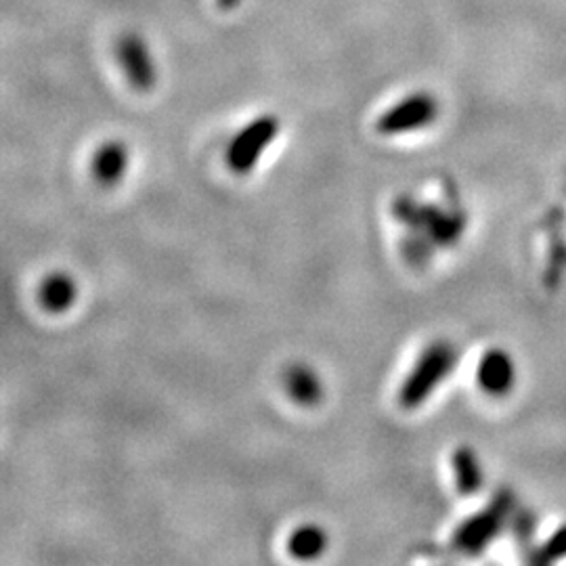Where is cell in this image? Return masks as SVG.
I'll use <instances>...</instances> for the list:
<instances>
[{
    "instance_id": "1",
    "label": "cell",
    "mask_w": 566,
    "mask_h": 566,
    "mask_svg": "<svg viewBox=\"0 0 566 566\" xmlns=\"http://www.w3.org/2000/svg\"><path fill=\"white\" fill-rule=\"evenodd\" d=\"M458 365V350L447 340L428 344L418 357L399 390V403L405 409H418L430 399V395L446 382Z\"/></svg>"
},
{
    "instance_id": "2",
    "label": "cell",
    "mask_w": 566,
    "mask_h": 566,
    "mask_svg": "<svg viewBox=\"0 0 566 566\" xmlns=\"http://www.w3.org/2000/svg\"><path fill=\"white\" fill-rule=\"evenodd\" d=\"M514 512V495L504 489L493 495V500L468 516L462 525L455 528L451 537V546L465 556H479L491 546L506 528L507 521Z\"/></svg>"
},
{
    "instance_id": "3",
    "label": "cell",
    "mask_w": 566,
    "mask_h": 566,
    "mask_svg": "<svg viewBox=\"0 0 566 566\" xmlns=\"http://www.w3.org/2000/svg\"><path fill=\"white\" fill-rule=\"evenodd\" d=\"M280 120L275 116H259L248 122L227 147V166L235 175H248L256 168L264 149L275 142Z\"/></svg>"
},
{
    "instance_id": "4",
    "label": "cell",
    "mask_w": 566,
    "mask_h": 566,
    "mask_svg": "<svg viewBox=\"0 0 566 566\" xmlns=\"http://www.w3.org/2000/svg\"><path fill=\"white\" fill-rule=\"evenodd\" d=\"M437 114H439V103L434 102L430 93H413V95H407L401 102L395 103L392 107H388L378 118L376 128L386 137L407 135L432 124Z\"/></svg>"
},
{
    "instance_id": "5",
    "label": "cell",
    "mask_w": 566,
    "mask_h": 566,
    "mask_svg": "<svg viewBox=\"0 0 566 566\" xmlns=\"http://www.w3.org/2000/svg\"><path fill=\"white\" fill-rule=\"evenodd\" d=\"M116 55L120 61L124 76L128 78V84L135 91L147 93L156 86L158 70H156V63L149 53L147 42L143 41L139 34H124L116 44Z\"/></svg>"
},
{
    "instance_id": "6",
    "label": "cell",
    "mask_w": 566,
    "mask_h": 566,
    "mask_svg": "<svg viewBox=\"0 0 566 566\" xmlns=\"http://www.w3.org/2000/svg\"><path fill=\"white\" fill-rule=\"evenodd\" d=\"M518 378V369L512 355L504 348H489L479 359L476 385L489 397H506Z\"/></svg>"
},
{
    "instance_id": "7",
    "label": "cell",
    "mask_w": 566,
    "mask_h": 566,
    "mask_svg": "<svg viewBox=\"0 0 566 566\" xmlns=\"http://www.w3.org/2000/svg\"><path fill=\"white\" fill-rule=\"evenodd\" d=\"M128 168V149L122 142H105L93 156V177L103 187L122 181Z\"/></svg>"
},
{
    "instance_id": "8",
    "label": "cell",
    "mask_w": 566,
    "mask_h": 566,
    "mask_svg": "<svg viewBox=\"0 0 566 566\" xmlns=\"http://www.w3.org/2000/svg\"><path fill=\"white\" fill-rule=\"evenodd\" d=\"M283 382H285V390L292 397V401H296L303 407H313V405L319 403L324 397L322 380L308 365H290L283 374Z\"/></svg>"
},
{
    "instance_id": "9",
    "label": "cell",
    "mask_w": 566,
    "mask_h": 566,
    "mask_svg": "<svg viewBox=\"0 0 566 566\" xmlns=\"http://www.w3.org/2000/svg\"><path fill=\"white\" fill-rule=\"evenodd\" d=\"M451 470L455 479V489L462 495H476L483 489V481H485L483 465L472 447H458L451 453Z\"/></svg>"
},
{
    "instance_id": "10",
    "label": "cell",
    "mask_w": 566,
    "mask_h": 566,
    "mask_svg": "<svg viewBox=\"0 0 566 566\" xmlns=\"http://www.w3.org/2000/svg\"><path fill=\"white\" fill-rule=\"evenodd\" d=\"M39 298L49 313H63L78 298V287L67 273H51L42 280Z\"/></svg>"
},
{
    "instance_id": "11",
    "label": "cell",
    "mask_w": 566,
    "mask_h": 566,
    "mask_svg": "<svg viewBox=\"0 0 566 566\" xmlns=\"http://www.w3.org/2000/svg\"><path fill=\"white\" fill-rule=\"evenodd\" d=\"M325 547L327 535L324 528L317 525L298 526L287 539V552L298 560H315L324 554Z\"/></svg>"
},
{
    "instance_id": "12",
    "label": "cell",
    "mask_w": 566,
    "mask_h": 566,
    "mask_svg": "<svg viewBox=\"0 0 566 566\" xmlns=\"http://www.w3.org/2000/svg\"><path fill=\"white\" fill-rule=\"evenodd\" d=\"M566 558V525L558 526L542 546L535 549L531 563L535 565H552Z\"/></svg>"
},
{
    "instance_id": "13",
    "label": "cell",
    "mask_w": 566,
    "mask_h": 566,
    "mask_svg": "<svg viewBox=\"0 0 566 566\" xmlns=\"http://www.w3.org/2000/svg\"><path fill=\"white\" fill-rule=\"evenodd\" d=\"M240 2H242V0H219L221 9H224V11H229V9H235Z\"/></svg>"
}]
</instances>
